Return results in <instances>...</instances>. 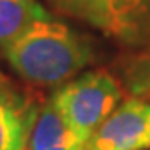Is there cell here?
<instances>
[{"label": "cell", "instance_id": "obj_1", "mask_svg": "<svg viewBox=\"0 0 150 150\" xmlns=\"http://www.w3.org/2000/svg\"><path fill=\"white\" fill-rule=\"evenodd\" d=\"M2 54L20 78L38 87H60L96 58L91 38L54 16L33 24Z\"/></svg>", "mask_w": 150, "mask_h": 150}, {"label": "cell", "instance_id": "obj_2", "mask_svg": "<svg viewBox=\"0 0 150 150\" xmlns=\"http://www.w3.org/2000/svg\"><path fill=\"white\" fill-rule=\"evenodd\" d=\"M123 96L125 89L116 74L94 69L60 85L51 100L67 123L89 141L123 101Z\"/></svg>", "mask_w": 150, "mask_h": 150}, {"label": "cell", "instance_id": "obj_3", "mask_svg": "<svg viewBox=\"0 0 150 150\" xmlns=\"http://www.w3.org/2000/svg\"><path fill=\"white\" fill-rule=\"evenodd\" d=\"M56 11L130 51L150 47V0H51Z\"/></svg>", "mask_w": 150, "mask_h": 150}, {"label": "cell", "instance_id": "obj_4", "mask_svg": "<svg viewBox=\"0 0 150 150\" xmlns=\"http://www.w3.org/2000/svg\"><path fill=\"white\" fill-rule=\"evenodd\" d=\"M85 150H150V101L130 96L123 100Z\"/></svg>", "mask_w": 150, "mask_h": 150}, {"label": "cell", "instance_id": "obj_5", "mask_svg": "<svg viewBox=\"0 0 150 150\" xmlns=\"http://www.w3.org/2000/svg\"><path fill=\"white\" fill-rule=\"evenodd\" d=\"M40 107L0 83V150H25Z\"/></svg>", "mask_w": 150, "mask_h": 150}, {"label": "cell", "instance_id": "obj_6", "mask_svg": "<svg viewBox=\"0 0 150 150\" xmlns=\"http://www.w3.org/2000/svg\"><path fill=\"white\" fill-rule=\"evenodd\" d=\"M52 15L36 0H0V49L16 40L38 20Z\"/></svg>", "mask_w": 150, "mask_h": 150}, {"label": "cell", "instance_id": "obj_7", "mask_svg": "<svg viewBox=\"0 0 150 150\" xmlns=\"http://www.w3.org/2000/svg\"><path fill=\"white\" fill-rule=\"evenodd\" d=\"M125 94L150 101V47L132 51L116 63Z\"/></svg>", "mask_w": 150, "mask_h": 150}, {"label": "cell", "instance_id": "obj_8", "mask_svg": "<svg viewBox=\"0 0 150 150\" xmlns=\"http://www.w3.org/2000/svg\"><path fill=\"white\" fill-rule=\"evenodd\" d=\"M0 83H9V80L6 78V74H4L2 71H0Z\"/></svg>", "mask_w": 150, "mask_h": 150}]
</instances>
